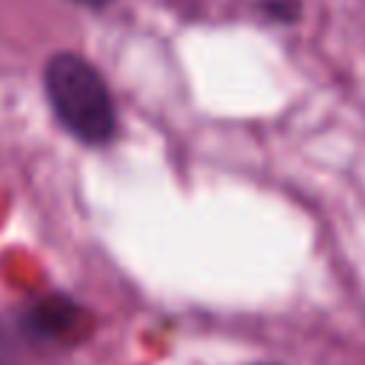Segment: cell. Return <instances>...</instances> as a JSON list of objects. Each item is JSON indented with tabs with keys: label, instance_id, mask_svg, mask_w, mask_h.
I'll list each match as a JSON object with an SVG mask.
<instances>
[{
	"label": "cell",
	"instance_id": "obj_2",
	"mask_svg": "<svg viewBox=\"0 0 365 365\" xmlns=\"http://www.w3.org/2000/svg\"><path fill=\"white\" fill-rule=\"evenodd\" d=\"M80 322V305L63 294L37 299L26 314V328L40 339H66Z\"/></svg>",
	"mask_w": 365,
	"mask_h": 365
},
{
	"label": "cell",
	"instance_id": "obj_1",
	"mask_svg": "<svg viewBox=\"0 0 365 365\" xmlns=\"http://www.w3.org/2000/svg\"><path fill=\"white\" fill-rule=\"evenodd\" d=\"M43 88L60 125L86 145H106L117 134V108L103 74L80 54H51Z\"/></svg>",
	"mask_w": 365,
	"mask_h": 365
},
{
	"label": "cell",
	"instance_id": "obj_3",
	"mask_svg": "<svg viewBox=\"0 0 365 365\" xmlns=\"http://www.w3.org/2000/svg\"><path fill=\"white\" fill-rule=\"evenodd\" d=\"M259 11L274 23H291L299 17L297 0H259Z\"/></svg>",
	"mask_w": 365,
	"mask_h": 365
},
{
	"label": "cell",
	"instance_id": "obj_4",
	"mask_svg": "<svg viewBox=\"0 0 365 365\" xmlns=\"http://www.w3.org/2000/svg\"><path fill=\"white\" fill-rule=\"evenodd\" d=\"M71 3H77V6H86V9H106L111 0H71Z\"/></svg>",
	"mask_w": 365,
	"mask_h": 365
}]
</instances>
